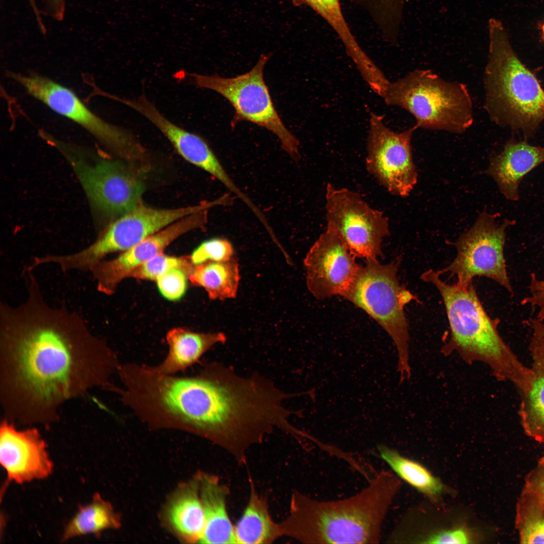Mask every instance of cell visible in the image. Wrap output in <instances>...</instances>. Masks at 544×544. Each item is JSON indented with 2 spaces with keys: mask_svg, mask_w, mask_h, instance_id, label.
I'll use <instances>...</instances> for the list:
<instances>
[{
  "mask_svg": "<svg viewBox=\"0 0 544 544\" xmlns=\"http://www.w3.org/2000/svg\"><path fill=\"white\" fill-rule=\"evenodd\" d=\"M22 275L23 302L0 304V400L15 425L56 421L64 403L110 380L121 364L85 319L47 302L33 270Z\"/></svg>",
  "mask_w": 544,
  "mask_h": 544,
  "instance_id": "cell-1",
  "label": "cell"
},
{
  "mask_svg": "<svg viewBox=\"0 0 544 544\" xmlns=\"http://www.w3.org/2000/svg\"><path fill=\"white\" fill-rule=\"evenodd\" d=\"M368 482L359 492L338 500H318L295 491L279 523L282 536L307 544L378 543L400 481L382 469Z\"/></svg>",
  "mask_w": 544,
  "mask_h": 544,
  "instance_id": "cell-2",
  "label": "cell"
},
{
  "mask_svg": "<svg viewBox=\"0 0 544 544\" xmlns=\"http://www.w3.org/2000/svg\"><path fill=\"white\" fill-rule=\"evenodd\" d=\"M440 276L438 270L429 269L421 279L436 287L445 305L450 333L442 353L455 352L467 364L484 363L496 379L511 383L520 396L526 395L531 388L532 371L501 337L499 320L487 314L472 282L466 286L450 285Z\"/></svg>",
  "mask_w": 544,
  "mask_h": 544,
  "instance_id": "cell-3",
  "label": "cell"
},
{
  "mask_svg": "<svg viewBox=\"0 0 544 544\" xmlns=\"http://www.w3.org/2000/svg\"><path fill=\"white\" fill-rule=\"evenodd\" d=\"M489 53L484 74V108L497 125L531 138L544 120V90L520 59L503 23L488 21Z\"/></svg>",
  "mask_w": 544,
  "mask_h": 544,
  "instance_id": "cell-4",
  "label": "cell"
},
{
  "mask_svg": "<svg viewBox=\"0 0 544 544\" xmlns=\"http://www.w3.org/2000/svg\"><path fill=\"white\" fill-rule=\"evenodd\" d=\"M383 98L386 105L412 114L418 128L461 134L474 121L466 85L445 80L430 70L416 69L390 82Z\"/></svg>",
  "mask_w": 544,
  "mask_h": 544,
  "instance_id": "cell-5",
  "label": "cell"
},
{
  "mask_svg": "<svg viewBox=\"0 0 544 544\" xmlns=\"http://www.w3.org/2000/svg\"><path fill=\"white\" fill-rule=\"evenodd\" d=\"M399 263V258L387 264L377 259H366L343 297L367 313L392 339L397 352L401 383L411 376L404 307L417 298L400 284L397 277Z\"/></svg>",
  "mask_w": 544,
  "mask_h": 544,
  "instance_id": "cell-6",
  "label": "cell"
},
{
  "mask_svg": "<svg viewBox=\"0 0 544 544\" xmlns=\"http://www.w3.org/2000/svg\"><path fill=\"white\" fill-rule=\"evenodd\" d=\"M269 57V54H262L250 71L233 78H223L217 74L190 75L197 88L212 90L230 103L235 110L233 127L239 121H247L267 129L278 137L282 149L298 161L300 158L299 141L280 118L264 80V67Z\"/></svg>",
  "mask_w": 544,
  "mask_h": 544,
  "instance_id": "cell-7",
  "label": "cell"
},
{
  "mask_svg": "<svg viewBox=\"0 0 544 544\" xmlns=\"http://www.w3.org/2000/svg\"><path fill=\"white\" fill-rule=\"evenodd\" d=\"M52 144L67 158L93 209L101 216L117 218L142 202L143 182L124 164L54 140Z\"/></svg>",
  "mask_w": 544,
  "mask_h": 544,
  "instance_id": "cell-8",
  "label": "cell"
},
{
  "mask_svg": "<svg viewBox=\"0 0 544 544\" xmlns=\"http://www.w3.org/2000/svg\"><path fill=\"white\" fill-rule=\"evenodd\" d=\"M220 198L174 209H157L142 202L112 222L91 245L77 253L60 255L64 272L91 270L108 254L124 251L175 222L193 213L221 205Z\"/></svg>",
  "mask_w": 544,
  "mask_h": 544,
  "instance_id": "cell-9",
  "label": "cell"
},
{
  "mask_svg": "<svg viewBox=\"0 0 544 544\" xmlns=\"http://www.w3.org/2000/svg\"><path fill=\"white\" fill-rule=\"evenodd\" d=\"M497 214L486 210L480 214L472 226L462 234L454 243L457 254L447 267L438 270L457 278L458 284L466 286L475 277L489 278L513 294L506 269L504 245L506 229L516 221L505 219L501 224Z\"/></svg>",
  "mask_w": 544,
  "mask_h": 544,
  "instance_id": "cell-10",
  "label": "cell"
},
{
  "mask_svg": "<svg viewBox=\"0 0 544 544\" xmlns=\"http://www.w3.org/2000/svg\"><path fill=\"white\" fill-rule=\"evenodd\" d=\"M9 74L31 96L81 126L116 154L130 161L144 157V149L130 133L97 116L72 89L41 75Z\"/></svg>",
  "mask_w": 544,
  "mask_h": 544,
  "instance_id": "cell-11",
  "label": "cell"
},
{
  "mask_svg": "<svg viewBox=\"0 0 544 544\" xmlns=\"http://www.w3.org/2000/svg\"><path fill=\"white\" fill-rule=\"evenodd\" d=\"M326 228L334 232L355 257L377 259L390 234L389 221L355 191L328 183L325 192Z\"/></svg>",
  "mask_w": 544,
  "mask_h": 544,
  "instance_id": "cell-12",
  "label": "cell"
},
{
  "mask_svg": "<svg viewBox=\"0 0 544 544\" xmlns=\"http://www.w3.org/2000/svg\"><path fill=\"white\" fill-rule=\"evenodd\" d=\"M382 115L371 113L367 139V171L391 194L408 196L417 182L412 139L416 125L401 132L387 126Z\"/></svg>",
  "mask_w": 544,
  "mask_h": 544,
  "instance_id": "cell-13",
  "label": "cell"
},
{
  "mask_svg": "<svg viewBox=\"0 0 544 544\" xmlns=\"http://www.w3.org/2000/svg\"><path fill=\"white\" fill-rule=\"evenodd\" d=\"M336 235L326 229L304 260L307 287L317 299L344 296L361 266Z\"/></svg>",
  "mask_w": 544,
  "mask_h": 544,
  "instance_id": "cell-14",
  "label": "cell"
},
{
  "mask_svg": "<svg viewBox=\"0 0 544 544\" xmlns=\"http://www.w3.org/2000/svg\"><path fill=\"white\" fill-rule=\"evenodd\" d=\"M208 210L186 216L149 236L117 257L103 259L91 269L97 290L105 295L113 294L118 284L137 266L163 253L173 241L207 222Z\"/></svg>",
  "mask_w": 544,
  "mask_h": 544,
  "instance_id": "cell-15",
  "label": "cell"
},
{
  "mask_svg": "<svg viewBox=\"0 0 544 544\" xmlns=\"http://www.w3.org/2000/svg\"><path fill=\"white\" fill-rule=\"evenodd\" d=\"M122 103L141 113L153 123L186 160L219 180L250 210L256 208L249 197L231 179L212 149L201 137L170 121L144 95L133 100L125 98Z\"/></svg>",
  "mask_w": 544,
  "mask_h": 544,
  "instance_id": "cell-16",
  "label": "cell"
},
{
  "mask_svg": "<svg viewBox=\"0 0 544 544\" xmlns=\"http://www.w3.org/2000/svg\"><path fill=\"white\" fill-rule=\"evenodd\" d=\"M0 461L8 480L18 484L46 478L53 468L38 430L19 429L5 419L0 428Z\"/></svg>",
  "mask_w": 544,
  "mask_h": 544,
  "instance_id": "cell-17",
  "label": "cell"
},
{
  "mask_svg": "<svg viewBox=\"0 0 544 544\" xmlns=\"http://www.w3.org/2000/svg\"><path fill=\"white\" fill-rule=\"evenodd\" d=\"M543 162L544 147L511 138L501 153L492 159L486 173L494 179L507 199L515 201L520 197L519 186L522 179Z\"/></svg>",
  "mask_w": 544,
  "mask_h": 544,
  "instance_id": "cell-18",
  "label": "cell"
},
{
  "mask_svg": "<svg viewBox=\"0 0 544 544\" xmlns=\"http://www.w3.org/2000/svg\"><path fill=\"white\" fill-rule=\"evenodd\" d=\"M532 336L529 350L533 379L530 391L521 397L518 414L525 434L544 444V320L530 321Z\"/></svg>",
  "mask_w": 544,
  "mask_h": 544,
  "instance_id": "cell-19",
  "label": "cell"
},
{
  "mask_svg": "<svg viewBox=\"0 0 544 544\" xmlns=\"http://www.w3.org/2000/svg\"><path fill=\"white\" fill-rule=\"evenodd\" d=\"M168 353L163 361L153 366L157 372L174 375L197 363L213 346L224 343L226 336L221 332H197L175 327L167 333Z\"/></svg>",
  "mask_w": 544,
  "mask_h": 544,
  "instance_id": "cell-20",
  "label": "cell"
},
{
  "mask_svg": "<svg viewBox=\"0 0 544 544\" xmlns=\"http://www.w3.org/2000/svg\"><path fill=\"white\" fill-rule=\"evenodd\" d=\"M229 490L218 477L204 475L201 481L200 499L205 518V527L198 542L207 544L236 543L234 525L227 509Z\"/></svg>",
  "mask_w": 544,
  "mask_h": 544,
  "instance_id": "cell-21",
  "label": "cell"
},
{
  "mask_svg": "<svg viewBox=\"0 0 544 544\" xmlns=\"http://www.w3.org/2000/svg\"><path fill=\"white\" fill-rule=\"evenodd\" d=\"M234 534L238 544H270L282 536L279 523L270 515L267 500L257 492L252 483L247 503L234 525Z\"/></svg>",
  "mask_w": 544,
  "mask_h": 544,
  "instance_id": "cell-22",
  "label": "cell"
},
{
  "mask_svg": "<svg viewBox=\"0 0 544 544\" xmlns=\"http://www.w3.org/2000/svg\"><path fill=\"white\" fill-rule=\"evenodd\" d=\"M192 285L202 287L212 300L236 296L240 280L238 263L233 257L194 266L189 277Z\"/></svg>",
  "mask_w": 544,
  "mask_h": 544,
  "instance_id": "cell-23",
  "label": "cell"
},
{
  "mask_svg": "<svg viewBox=\"0 0 544 544\" xmlns=\"http://www.w3.org/2000/svg\"><path fill=\"white\" fill-rule=\"evenodd\" d=\"M377 449L392 472L420 493L431 500H437L444 493L443 483L422 464L384 444H379Z\"/></svg>",
  "mask_w": 544,
  "mask_h": 544,
  "instance_id": "cell-24",
  "label": "cell"
},
{
  "mask_svg": "<svg viewBox=\"0 0 544 544\" xmlns=\"http://www.w3.org/2000/svg\"><path fill=\"white\" fill-rule=\"evenodd\" d=\"M289 1L294 6L307 7L320 16L337 36L351 58L356 59L362 55L364 50L347 21L340 0Z\"/></svg>",
  "mask_w": 544,
  "mask_h": 544,
  "instance_id": "cell-25",
  "label": "cell"
},
{
  "mask_svg": "<svg viewBox=\"0 0 544 544\" xmlns=\"http://www.w3.org/2000/svg\"><path fill=\"white\" fill-rule=\"evenodd\" d=\"M116 524L115 515L109 505L96 494L92 501L79 508L66 526L61 540L88 534H96Z\"/></svg>",
  "mask_w": 544,
  "mask_h": 544,
  "instance_id": "cell-26",
  "label": "cell"
},
{
  "mask_svg": "<svg viewBox=\"0 0 544 544\" xmlns=\"http://www.w3.org/2000/svg\"><path fill=\"white\" fill-rule=\"evenodd\" d=\"M516 528L521 543H544V503L523 488L516 508Z\"/></svg>",
  "mask_w": 544,
  "mask_h": 544,
  "instance_id": "cell-27",
  "label": "cell"
},
{
  "mask_svg": "<svg viewBox=\"0 0 544 544\" xmlns=\"http://www.w3.org/2000/svg\"><path fill=\"white\" fill-rule=\"evenodd\" d=\"M169 516L170 523L177 532L198 542L205 523L200 497L192 492L179 498L171 505Z\"/></svg>",
  "mask_w": 544,
  "mask_h": 544,
  "instance_id": "cell-28",
  "label": "cell"
},
{
  "mask_svg": "<svg viewBox=\"0 0 544 544\" xmlns=\"http://www.w3.org/2000/svg\"><path fill=\"white\" fill-rule=\"evenodd\" d=\"M480 529L465 522H456L418 534L411 541L424 543H473L483 540Z\"/></svg>",
  "mask_w": 544,
  "mask_h": 544,
  "instance_id": "cell-29",
  "label": "cell"
},
{
  "mask_svg": "<svg viewBox=\"0 0 544 544\" xmlns=\"http://www.w3.org/2000/svg\"><path fill=\"white\" fill-rule=\"evenodd\" d=\"M194 267L190 256L175 257L162 253L137 266L129 274L127 278L156 281L158 277L173 267L181 268L190 276Z\"/></svg>",
  "mask_w": 544,
  "mask_h": 544,
  "instance_id": "cell-30",
  "label": "cell"
},
{
  "mask_svg": "<svg viewBox=\"0 0 544 544\" xmlns=\"http://www.w3.org/2000/svg\"><path fill=\"white\" fill-rule=\"evenodd\" d=\"M234 249L230 242L223 238H214L202 242L192 252L190 260L195 266L209 261H220L233 257Z\"/></svg>",
  "mask_w": 544,
  "mask_h": 544,
  "instance_id": "cell-31",
  "label": "cell"
},
{
  "mask_svg": "<svg viewBox=\"0 0 544 544\" xmlns=\"http://www.w3.org/2000/svg\"><path fill=\"white\" fill-rule=\"evenodd\" d=\"M189 274L180 267H173L156 280L158 288L166 299L170 301L180 299L185 294Z\"/></svg>",
  "mask_w": 544,
  "mask_h": 544,
  "instance_id": "cell-32",
  "label": "cell"
},
{
  "mask_svg": "<svg viewBox=\"0 0 544 544\" xmlns=\"http://www.w3.org/2000/svg\"><path fill=\"white\" fill-rule=\"evenodd\" d=\"M523 489L533 493L544 503V456L527 475Z\"/></svg>",
  "mask_w": 544,
  "mask_h": 544,
  "instance_id": "cell-33",
  "label": "cell"
},
{
  "mask_svg": "<svg viewBox=\"0 0 544 544\" xmlns=\"http://www.w3.org/2000/svg\"><path fill=\"white\" fill-rule=\"evenodd\" d=\"M45 12L54 20L61 22L65 16V0H45Z\"/></svg>",
  "mask_w": 544,
  "mask_h": 544,
  "instance_id": "cell-34",
  "label": "cell"
},
{
  "mask_svg": "<svg viewBox=\"0 0 544 544\" xmlns=\"http://www.w3.org/2000/svg\"><path fill=\"white\" fill-rule=\"evenodd\" d=\"M541 32H542V37L544 38V22L542 24V25H541Z\"/></svg>",
  "mask_w": 544,
  "mask_h": 544,
  "instance_id": "cell-35",
  "label": "cell"
}]
</instances>
